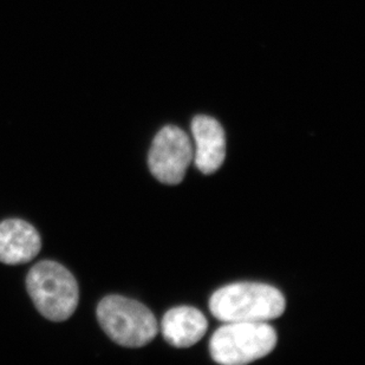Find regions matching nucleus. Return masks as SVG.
I'll return each instance as SVG.
<instances>
[{
  "instance_id": "obj_1",
  "label": "nucleus",
  "mask_w": 365,
  "mask_h": 365,
  "mask_svg": "<svg viewBox=\"0 0 365 365\" xmlns=\"http://www.w3.org/2000/svg\"><path fill=\"white\" fill-rule=\"evenodd\" d=\"M285 297L269 284L235 283L224 286L210 299V314L217 321L267 322L284 314Z\"/></svg>"
},
{
  "instance_id": "obj_2",
  "label": "nucleus",
  "mask_w": 365,
  "mask_h": 365,
  "mask_svg": "<svg viewBox=\"0 0 365 365\" xmlns=\"http://www.w3.org/2000/svg\"><path fill=\"white\" fill-rule=\"evenodd\" d=\"M26 289L39 314L48 321L64 322L76 311L80 289L69 269L44 260L29 271Z\"/></svg>"
},
{
  "instance_id": "obj_3",
  "label": "nucleus",
  "mask_w": 365,
  "mask_h": 365,
  "mask_svg": "<svg viewBox=\"0 0 365 365\" xmlns=\"http://www.w3.org/2000/svg\"><path fill=\"white\" fill-rule=\"evenodd\" d=\"M277 341L276 330L267 322L225 323L210 338V352L219 364H247L269 355Z\"/></svg>"
},
{
  "instance_id": "obj_4",
  "label": "nucleus",
  "mask_w": 365,
  "mask_h": 365,
  "mask_svg": "<svg viewBox=\"0 0 365 365\" xmlns=\"http://www.w3.org/2000/svg\"><path fill=\"white\" fill-rule=\"evenodd\" d=\"M97 321L111 341L125 348H141L158 334V322L143 304L111 294L101 300Z\"/></svg>"
},
{
  "instance_id": "obj_5",
  "label": "nucleus",
  "mask_w": 365,
  "mask_h": 365,
  "mask_svg": "<svg viewBox=\"0 0 365 365\" xmlns=\"http://www.w3.org/2000/svg\"><path fill=\"white\" fill-rule=\"evenodd\" d=\"M194 149L188 135L174 125L158 133L149 152V168L155 179L165 185H178L186 175Z\"/></svg>"
},
{
  "instance_id": "obj_6",
  "label": "nucleus",
  "mask_w": 365,
  "mask_h": 365,
  "mask_svg": "<svg viewBox=\"0 0 365 365\" xmlns=\"http://www.w3.org/2000/svg\"><path fill=\"white\" fill-rule=\"evenodd\" d=\"M41 250V239L32 225L21 219L0 222V262L21 265L31 262Z\"/></svg>"
},
{
  "instance_id": "obj_7",
  "label": "nucleus",
  "mask_w": 365,
  "mask_h": 365,
  "mask_svg": "<svg viewBox=\"0 0 365 365\" xmlns=\"http://www.w3.org/2000/svg\"><path fill=\"white\" fill-rule=\"evenodd\" d=\"M195 150L193 160L203 174L217 172L226 156V138L224 128L213 118L199 115L192 122Z\"/></svg>"
},
{
  "instance_id": "obj_8",
  "label": "nucleus",
  "mask_w": 365,
  "mask_h": 365,
  "mask_svg": "<svg viewBox=\"0 0 365 365\" xmlns=\"http://www.w3.org/2000/svg\"><path fill=\"white\" fill-rule=\"evenodd\" d=\"M208 322L195 307H178L167 312L161 322L163 337L176 348H190L205 336Z\"/></svg>"
}]
</instances>
